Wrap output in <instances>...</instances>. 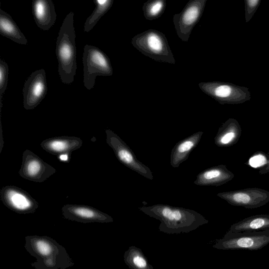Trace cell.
I'll use <instances>...</instances> for the list:
<instances>
[{
    "instance_id": "cell-1",
    "label": "cell",
    "mask_w": 269,
    "mask_h": 269,
    "mask_svg": "<svg viewBox=\"0 0 269 269\" xmlns=\"http://www.w3.org/2000/svg\"><path fill=\"white\" fill-rule=\"evenodd\" d=\"M74 13L65 17L56 40V54L62 82L69 85L74 82L77 69L76 33L74 26Z\"/></svg>"
},
{
    "instance_id": "cell-2",
    "label": "cell",
    "mask_w": 269,
    "mask_h": 269,
    "mask_svg": "<svg viewBox=\"0 0 269 269\" xmlns=\"http://www.w3.org/2000/svg\"><path fill=\"white\" fill-rule=\"evenodd\" d=\"M133 46L143 55L156 61L174 64L176 61L165 35L153 29L136 35Z\"/></svg>"
},
{
    "instance_id": "cell-3",
    "label": "cell",
    "mask_w": 269,
    "mask_h": 269,
    "mask_svg": "<svg viewBox=\"0 0 269 269\" xmlns=\"http://www.w3.org/2000/svg\"><path fill=\"white\" fill-rule=\"evenodd\" d=\"M83 63L84 84L88 90L95 87L97 77H110L113 74L109 58L102 50L96 47L85 46Z\"/></svg>"
},
{
    "instance_id": "cell-4",
    "label": "cell",
    "mask_w": 269,
    "mask_h": 269,
    "mask_svg": "<svg viewBox=\"0 0 269 269\" xmlns=\"http://www.w3.org/2000/svg\"><path fill=\"white\" fill-rule=\"evenodd\" d=\"M200 89L222 105L237 104L250 101L252 96L246 87L232 83L212 82L199 84Z\"/></svg>"
},
{
    "instance_id": "cell-5",
    "label": "cell",
    "mask_w": 269,
    "mask_h": 269,
    "mask_svg": "<svg viewBox=\"0 0 269 269\" xmlns=\"http://www.w3.org/2000/svg\"><path fill=\"white\" fill-rule=\"evenodd\" d=\"M105 132L106 142L113 149L117 158L122 164L148 179H154L151 170L137 159L132 150L120 137L110 129H106Z\"/></svg>"
},
{
    "instance_id": "cell-6",
    "label": "cell",
    "mask_w": 269,
    "mask_h": 269,
    "mask_svg": "<svg viewBox=\"0 0 269 269\" xmlns=\"http://www.w3.org/2000/svg\"><path fill=\"white\" fill-rule=\"evenodd\" d=\"M207 0H190L180 13L174 15V28L179 38L189 41L192 31L201 18Z\"/></svg>"
},
{
    "instance_id": "cell-7",
    "label": "cell",
    "mask_w": 269,
    "mask_h": 269,
    "mask_svg": "<svg viewBox=\"0 0 269 269\" xmlns=\"http://www.w3.org/2000/svg\"><path fill=\"white\" fill-rule=\"evenodd\" d=\"M269 244V231L233 233L229 231L220 244L225 250H258Z\"/></svg>"
},
{
    "instance_id": "cell-8",
    "label": "cell",
    "mask_w": 269,
    "mask_h": 269,
    "mask_svg": "<svg viewBox=\"0 0 269 269\" xmlns=\"http://www.w3.org/2000/svg\"><path fill=\"white\" fill-rule=\"evenodd\" d=\"M0 197L6 207L17 214H32L39 204L26 191L15 186H7L0 191Z\"/></svg>"
},
{
    "instance_id": "cell-9",
    "label": "cell",
    "mask_w": 269,
    "mask_h": 269,
    "mask_svg": "<svg viewBox=\"0 0 269 269\" xmlns=\"http://www.w3.org/2000/svg\"><path fill=\"white\" fill-rule=\"evenodd\" d=\"M56 172L55 169L29 149L23 154L20 176L26 179L42 183Z\"/></svg>"
},
{
    "instance_id": "cell-10",
    "label": "cell",
    "mask_w": 269,
    "mask_h": 269,
    "mask_svg": "<svg viewBox=\"0 0 269 269\" xmlns=\"http://www.w3.org/2000/svg\"><path fill=\"white\" fill-rule=\"evenodd\" d=\"M47 86L45 70H37L28 78L23 89V106L31 110L38 106L47 95Z\"/></svg>"
},
{
    "instance_id": "cell-11",
    "label": "cell",
    "mask_w": 269,
    "mask_h": 269,
    "mask_svg": "<svg viewBox=\"0 0 269 269\" xmlns=\"http://www.w3.org/2000/svg\"><path fill=\"white\" fill-rule=\"evenodd\" d=\"M25 247L37 261L53 259L66 253L64 248L47 237L28 236Z\"/></svg>"
},
{
    "instance_id": "cell-12",
    "label": "cell",
    "mask_w": 269,
    "mask_h": 269,
    "mask_svg": "<svg viewBox=\"0 0 269 269\" xmlns=\"http://www.w3.org/2000/svg\"><path fill=\"white\" fill-rule=\"evenodd\" d=\"M62 210L63 215L68 220L85 223L112 222V219L108 215L90 206L67 204Z\"/></svg>"
},
{
    "instance_id": "cell-13",
    "label": "cell",
    "mask_w": 269,
    "mask_h": 269,
    "mask_svg": "<svg viewBox=\"0 0 269 269\" xmlns=\"http://www.w3.org/2000/svg\"><path fill=\"white\" fill-rule=\"evenodd\" d=\"M83 141L77 137L60 136L43 141L41 146L47 153L57 156L68 158L71 153L82 147Z\"/></svg>"
},
{
    "instance_id": "cell-14",
    "label": "cell",
    "mask_w": 269,
    "mask_h": 269,
    "mask_svg": "<svg viewBox=\"0 0 269 269\" xmlns=\"http://www.w3.org/2000/svg\"><path fill=\"white\" fill-rule=\"evenodd\" d=\"M35 22L40 29L48 31L55 23L56 14L52 0H35L32 3Z\"/></svg>"
},
{
    "instance_id": "cell-15",
    "label": "cell",
    "mask_w": 269,
    "mask_h": 269,
    "mask_svg": "<svg viewBox=\"0 0 269 269\" xmlns=\"http://www.w3.org/2000/svg\"><path fill=\"white\" fill-rule=\"evenodd\" d=\"M203 133V131H199L180 141L174 145L171 155V165L172 167H179L189 158L190 153L201 140Z\"/></svg>"
},
{
    "instance_id": "cell-16",
    "label": "cell",
    "mask_w": 269,
    "mask_h": 269,
    "mask_svg": "<svg viewBox=\"0 0 269 269\" xmlns=\"http://www.w3.org/2000/svg\"><path fill=\"white\" fill-rule=\"evenodd\" d=\"M0 34L19 45H26L28 42L11 16L2 9H0Z\"/></svg>"
},
{
    "instance_id": "cell-17",
    "label": "cell",
    "mask_w": 269,
    "mask_h": 269,
    "mask_svg": "<svg viewBox=\"0 0 269 269\" xmlns=\"http://www.w3.org/2000/svg\"><path fill=\"white\" fill-rule=\"evenodd\" d=\"M230 231L233 233L269 231V216H258L246 219L233 225Z\"/></svg>"
},
{
    "instance_id": "cell-18",
    "label": "cell",
    "mask_w": 269,
    "mask_h": 269,
    "mask_svg": "<svg viewBox=\"0 0 269 269\" xmlns=\"http://www.w3.org/2000/svg\"><path fill=\"white\" fill-rule=\"evenodd\" d=\"M95 9L87 17L84 24V31L89 32L96 26L100 18L104 16L112 7L113 0H94Z\"/></svg>"
},
{
    "instance_id": "cell-19",
    "label": "cell",
    "mask_w": 269,
    "mask_h": 269,
    "mask_svg": "<svg viewBox=\"0 0 269 269\" xmlns=\"http://www.w3.org/2000/svg\"><path fill=\"white\" fill-rule=\"evenodd\" d=\"M224 177V174L221 168L215 167L208 169L199 173L194 182L198 186L218 185Z\"/></svg>"
},
{
    "instance_id": "cell-20",
    "label": "cell",
    "mask_w": 269,
    "mask_h": 269,
    "mask_svg": "<svg viewBox=\"0 0 269 269\" xmlns=\"http://www.w3.org/2000/svg\"><path fill=\"white\" fill-rule=\"evenodd\" d=\"M166 7L165 0H149L143 5V15L148 21L157 19L163 15Z\"/></svg>"
},
{
    "instance_id": "cell-21",
    "label": "cell",
    "mask_w": 269,
    "mask_h": 269,
    "mask_svg": "<svg viewBox=\"0 0 269 269\" xmlns=\"http://www.w3.org/2000/svg\"><path fill=\"white\" fill-rule=\"evenodd\" d=\"M9 66L3 60L0 61V99L2 108V98L3 94L7 88L9 79Z\"/></svg>"
},
{
    "instance_id": "cell-22",
    "label": "cell",
    "mask_w": 269,
    "mask_h": 269,
    "mask_svg": "<svg viewBox=\"0 0 269 269\" xmlns=\"http://www.w3.org/2000/svg\"><path fill=\"white\" fill-rule=\"evenodd\" d=\"M261 2L260 0H245V17L247 23L251 20Z\"/></svg>"
},
{
    "instance_id": "cell-23",
    "label": "cell",
    "mask_w": 269,
    "mask_h": 269,
    "mask_svg": "<svg viewBox=\"0 0 269 269\" xmlns=\"http://www.w3.org/2000/svg\"><path fill=\"white\" fill-rule=\"evenodd\" d=\"M267 163V159L265 156L258 155L254 156L249 160V164L253 167L257 168Z\"/></svg>"
},
{
    "instance_id": "cell-24",
    "label": "cell",
    "mask_w": 269,
    "mask_h": 269,
    "mask_svg": "<svg viewBox=\"0 0 269 269\" xmlns=\"http://www.w3.org/2000/svg\"><path fill=\"white\" fill-rule=\"evenodd\" d=\"M237 203L240 204H247L249 201V196L243 193H237L233 195V198Z\"/></svg>"
},
{
    "instance_id": "cell-25",
    "label": "cell",
    "mask_w": 269,
    "mask_h": 269,
    "mask_svg": "<svg viewBox=\"0 0 269 269\" xmlns=\"http://www.w3.org/2000/svg\"><path fill=\"white\" fill-rule=\"evenodd\" d=\"M133 262L135 265L140 268H144L146 266V261L140 256H136L133 259Z\"/></svg>"
},
{
    "instance_id": "cell-26",
    "label": "cell",
    "mask_w": 269,
    "mask_h": 269,
    "mask_svg": "<svg viewBox=\"0 0 269 269\" xmlns=\"http://www.w3.org/2000/svg\"><path fill=\"white\" fill-rule=\"evenodd\" d=\"M235 136L233 133H229L224 135L222 138L221 142L223 144H227L231 140H232Z\"/></svg>"
}]
</instances>
